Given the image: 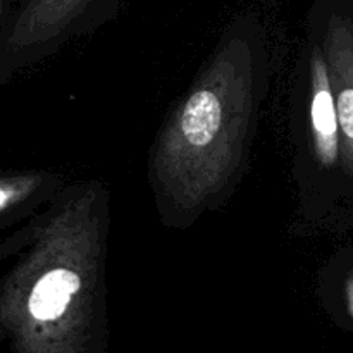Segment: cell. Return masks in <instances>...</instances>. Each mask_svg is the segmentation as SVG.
I'll return each mask as SVG.
<instances>
[{
    "label": "cell",
    "instance_id": "1",
    "mask_svg": "<svg viewBox=\"0 0 353 353\" xmlns=\"http://www.w3.org/2000/svg\"><path fill=\"white\" fill-rule=\"evenodd\" d=\"M333 97L340 126V148L353 176V26H340L331 45Z\"/></svg>",
    "mask_w": 353,
    "mask_h": 353
},
{
    "label": "cell",
    "instance_id": "2",
    "mask_svg": "<svg viewBox=\"0 0 353 353\" xmlns=\"http://www.w3.org/2000/svg\"><path fill=\"white\" fill-rule=\"evenodd\" d=\"M310 117H312L317 155L324 165L336 164L338 155H340V126H338L333 90H331L326 69L323 68V62L319 59L316 61V72H314Z\"/></svg>",
    "mask_w": 353,
    "mask_h": 353
},
{
    "label": "cell",
    "instance_id": "3",
    "mask_svg": "<svg viewBox=\"0 0 353 353\" xmlns=\"http://www.w3.org/2000/svg\"><path fill=\"white\" fill-rule=\"evenodd\" d=\"M81 288V279L69 269H54L41 276L28 299V312L34 321H54L68 309Z\"/></svg>",
    "mask_w": 353,
    "mask_h": 353
},
{
    "label": "cell",
    "instance_id": "4",
    "mask_svg": "<svg viewBox=\"0 0 353 353\" xmlns=\"http://www.w3.org/2000/svg\"><path fill=\"white\" fill-rule=\"evenodd\" d=\"M221 116H223V107L214 92L200 90L190 97L179 119V130L186 145L192 148L207 147L217 137Z\"/></svg>",
    "mask_w": 353,
    "mask_h": 353
}]
</instances>
